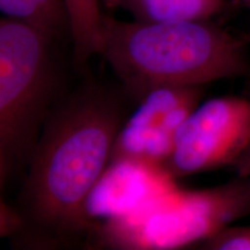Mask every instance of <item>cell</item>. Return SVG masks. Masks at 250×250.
Masks as SVG:
<instances>
[{
	"instance_id": "obj_1",
	"label": "cell",
	"mask_w": 250,
	"mask_h": 250,
	"mask_svg": "<svg viewBox=\"0 0 250 250\" xmlns=\"http://www.w3.org/2000/svg\"><path fill=\"white\" fill-rule=\"evenodd\" d=\"M124 90L86 79L49 112L27 166L17 208L22 247L58 249L90 237L87 199L126 121Z\"/></svg>"
},
{
	"instance_id": "obj_2",
	"label": "cell",
	"mask_w": 250,
	"mask_h": 250,
	"mask_svg": "<svg viewBox=\"0 0 250 250\" xmlns=\"http://www.w3.org/2000/svg\"><path fill=\"white\" fill-rule=\"evenodd\" d=\"M246 44L210 20L127 22L104 15L102 56L137 103L159 87L250 76Z\"/></svg>"
},
{
	"instance_id": "obj_3",
	"label": "cell",
	"mask_w": 250,
	"mask_h": 250,
	"mask_svg": "<svg viewBox=\"0 0 250 250\" xmlns=\"http://www.w3.org/2000/svg\"><path fill=\"white\" fill-rule=\"evenodd\" d=\"M51 37L23 21L0 20V189L26 168L58 96Z\"/></svg>"
},
{
	"instance_id": "obj_4",
	"label": "cell",
	"mask_w": 250,
	"mask_h": 250,
	"mask_svg": "<svg viewBox=\"0 0 250 250\" xmlns=\"http://www.w3.org/2000/svg\"><path fill=\"white\" fill-rule=\"evenodd\" d=\"M250 214V177L208 188H176L148 208L94 228L96 247L173 250L202 243Z\"/></svg>"
},
{
	"instance_id": "obj_5",
	"label": "cell",
	"mask_w": 250,
	"mask_h": 250,
	"mask_svg": "<svg viewBox=\"0 0 250 250\" xmlns=\"http://www.w3.org/2000/svg\"><path fill=\"white\" fill-rule=\"evenodd\" d=\"M250 147V99L221 96L199 104L177 133L164 167L175 179L235 165Z\"/></svg>"
},
{
	"instance_id": "obj_6",
	"label": "cell",
	"mask_w": 250,
	"mask_h": 250,
	"mask_svg": "<svg viewBox=\"0 0 250 250\" xmlns=\"http://www.w3.org/2000/svg\"><path fill=\"white\" fill-rule=\"evenodd\" d=\"M203 95L204 86H164L151 90L124 122L110 161L127 159L164 167L181 126Z\"/></svg>"
},
{
	"instance_id": "obj_7",
	"label": "cell",
	"mask_w": 250,
	"mask_h": 250,
	"mask_svg": "<svg viewBox=\"0 0 250 250\" xmlns=\"http://www.w3.org/2000/svg\"><path fill=\"white\" fill-rule=\"evenodd\" d=\"M176 188V179L162 166L127 159L110 161L87 199V218L94 230L104 221L148 208Z\"/></svg>"
},
{
	"instance_id": "obj_8",
	"label": "cell",
	"mask_w": 250,
	"mask_h": 250,
	"mask_svg": "<svg viewBox=\"0 0 250 250\" xmlns=\"http://www.w3.org/2000/svg\"><path fill=\"white\" fill-rule=\"evenodd\" d=\"M100 0H64L70 20V36L77 66L86 65L104 48V14Z\"/></svg>"
},
{
	"instance_id": "obj_9",
	"label": "cell",
	"mask_w": 250,
	"mask_h": 250,
	"mask_svg": "<svg viewBox=\"0 0 250 250\" xmlns=\"http://www.w3.org/2000/svg\"><path fill=\"white\" fill-rule=\"evenodd\" d=\"M226 0H123L134 20L143 22L210 20L225 7Z\"/></svg>"
},
{
	"instance_id": "obj_10",
	"label": "cell",
	"mask_w": 250,
	"mask_h": 250,
	"mask_svg": "<svg viewBox=\"0 0 250 250\" xmlns=\"http://www.w3.org/2000/svg\"><path fill=\"white\" fill-rule=\"evenodd\" d=\"M6 18L23 21L52 40L70 33V20L64 0H0Z\"/></svg>"
},
{
	"instance_id": "obj_11",
	"label": "cell",
	"mask_w": 250,
	"mask_h": 250,
	"mask_svg": "<svg viewBox=\"0 0 250 250\" xmlns=\"http://www.w3.org/2000/svg\"><path fill=\"white\" fill-rule=\"evenodd\" d=\"M201 249L208 250H250L249 226H228L201 243Z\"/></svg>"
},
{
	"instance_id": "obj_12",
	"label": "cell",
	"mask_w": 250,
	"mask_h": 250,
	"mask_svg": "<svg viewBox=\"0 0 250 250\" xmlns=\"http://www.w3.org/2000/svg\"><path fill=\"white\" fill-rule=\"evenodd\" d=\"M23 228V220L15 205L1 199L0 208V234L4 237L15 239Z\"/></svg>"
},
{
	"instance_id": "obj_13",
	"label": "cell",
	"mask_w": 250,
	"mask_h": 250,
	"mask_svg": "<svg viewBox=\"0 0 250 250\" xmlns=\"http://www.w3.org/2000/svg\"><path fill=\"white\" fill-rule=\"evenodd\" d=\"M240 177H250V147L234 165Z\"/></svg>"
},
{
	"instance_id": "obj_14",
	"label": "cell",
	"mask_w": 250,
	"mask_h": 250,
	"mask_svg": "<svg viewBox=\"0 0 250 250\" xmlns=\"http://www.w3.org/2000/svg\"><path fill=\"white\" fill-rule=\"evenodd\" d=\"M100 1L102 2L103 5L105 6V7L110 8V9H114L116 7H121L122 2H123V0H100Z\"/></svg>"
},
{
	"instance_id": "obj_15",
	"label": "cell",
	"mask_w": 250,
	"mask_h": 250,
	"mask_svg": "<svg viewBox=\"0 0 250 250\" xmlns=\"http://www.w3.org/2000/svg\"><path fill=\"white\" fill-rule=\"evenodd\" d=\"M242 2L247 6V7L250 8V0H242ZM242 40L245 41L246 43H250V33L246 34V35H243L242 36Z\"/></svg>"
}]
</instances>
